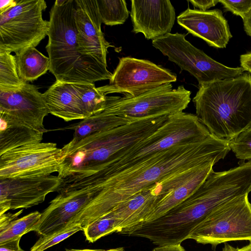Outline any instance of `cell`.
<instances>
[{"instance_id": "obj_10", "label": "cell", "mask_w": 251, "mask_h": 251, "mask_svg": "<svg viewBox=\"0 0 251 251\" xmlns=\"http://www.w3.org/2000/svg\"><path fill=\"white\" fill-rule=\"evenodd\" d=\"M176 80V75L169 70L148 60L128 56L119 59L109 84L97 88L105 96L122 93L135 97Z\"/></svg>"}, {"instance_id": "obj_1", "label": "cell", "mask_w": 251, "mask_h": 251, "mask_svg": "<svg viewBox=\"0 0 251 251\" xmlns=\"http://www.w3.org/2000/svg\"><path fill=\"white\" fill-rule=\"evenodd\" d=\"M230 151L229 141L210 134L159 151L121 172L102 176L103 196L111 210L146 188L178 172L217 163Z\"/></svg>"}, {"instance_id": "obj_24", "label": "cell", "mask_w": 251, "mask_h": 251, "mask_svg": "<svg viewBox=\"0 0 251 251\" xmlns=\"http://www.w3.org/2000/svg\"><path fill=\"white\" fill-rule=\"evenodd\" d=\"M25 83L19 76L15 56L0 51V91L18 90Z\"/></svg>"}, {"instance_id": "obj_21", "label": "cell", "mask_w": 251, "mask_h": 251, "mask_svg": "<svg viewBox=\"0 0 251 251\" xmlns=\"http://www.w3.org/2000/svg\"><path fill=\"white\" fill-rule=\"evenodd\" d=\"M0 155L23 146L41 142L46 132L12 120L0 114Z\"/></svg>"}, {"instance_id": "obj_14", "label": "cell", "mask_w": 251, "mask_h": 251, "mask_svg": "<svg viewBox=\"0 0 251 251\" xmlns=\"http://www.w3.org/2000/svg\"><path fill=\"white\" fill-rule=\"evenodd\" d=\"M50 113L38 88L25 82L19 89L0 91V114L32 128L47 132L45 117Z\"/></svg>"}, {"instance_id": "obj_38", "label": "cell", "mask_w": 251, "mask_h": 251, "mask_svg": "<svg viewBox=\"0 0 251 251\" xmlns=\"http://www.w3.org/2000/svg\"><path fill=\"white\" fill-rule=\"evenodd\" d=\"M243 21L246 33L251 37V10L243 20Z\"/></svg>"}, {"instance_id": "obj_30", "label": "cell", "mask_w": 251, "mask_h": 251, "mask_svg": "<svg viewBox=\"0 0 251 251\" xmlns=\"http://www.w3.org/2000/svg\"><path fill=\"white\" fill-rule=\"evenodd\" d=\"M229 147L237 158L251 160V126L229 140Z\"/></svg>"}, {"instance_id": "obj_18", "label": "cell", "mask_w": 251, "mask_h": 251, "mask_svg": "<svg viewBox=\"0 0 251 251\" xmlns=\"http://www.w3.org/2000/svg\"><path fill=\"white\" fill-rule=\"evenodd\" d=\"M43 97L50 113L65 122L88 117L82 105L79 83L55 81Z\"/></svg>"}, {"instance_id": "obj_28", "label": "cell", "mask_w": 251, "mask_h": 251, "mask_svg": "<svg viewBox=\"0 0 251 251\" xmlns=\"http://www.w3.org/2000/svg\"><path fill=\"white\" fill-rule=\"evenodd\" d=\"M79 88L83 108L88 117L104 110L106 96L98 90L94 83H79Z\"/></svg>"}, {"instance_id": "obj_20", "label": "cell", "mask_w": 251, "mask_h": 251, "mask_svg": "<svg viewBox=\"0 0 251 251\" xmlns=\"http://www.w3.org/2000/svg\"><path fill=\"white\" fill-rule=\"evenodd\" d=\"M215 164L212 162L206 164L184 183L160 198L144 222L153 221L161 217L187 199L206 179L213 170V167Z\"/></svg>"}, {"instance_id": "obj_4", "label": "cell", "mask_w": 251, "mask_h": 251, "mask_svg": "<svg viewBox=\"0 0 251 251\" xmlns=\"http://www.w3.org/2000/svg\"><path fill=\"white\" fill-rule=\"evenodd\" d=\"M193 101L210 133L229 141L251 126V75L200 85Z\"/></svg>"}, {"instance_id": "obj_3", "label": "cell", "mask_w": 251, "mask_h": 251, "mask_svg": "<svg viewBox=\"0 0 251 251\" xmlns=\"http://www.w3.org/2000/svg\"><path fill=\"white\" fill-rule=\"evenodd\" d=\"M75 4V0H56L50 12L46 47L49 71L58 81L94 83L110 80L112 74L107 66L79 51Z\"/></svg>"}, {"instance_id": "obj_36", "label": "cell", "mask_w": 251, "mask_h": 251, "mask_svg": "<svg viewBox=\"0 0 251 251\" xmlns=\"http://www.w3.org/2000/svg\"><path fill=\"white\" fill-rule=\"evenodd\" d=\"M152 251H186L181 244H175L159 246Z\"/></svg>"}, {"instance_id": "obj_17", "label": "cell", "mask_w": 251, "mask_h": 251, "mask_svg": "<svg viewBox=\"0 0 251 251\" xmlns=\"http://www.w3.org/2000/svg\"><path fill=\"white\" fill-rule=\"evenodd\" d=\"M177 22L188 32L214 48H226L232 36L220 9L202 11L188 8L177 17Z\"/></svg>"}, {"instance_id": "obj_9", "label": "cell", "mask_w": 251, "mask_h": 251, "mask_svg": "<svg viewBox=\"0 0 251 251\" xmlns=\"http://www.w3.org/2000/svg\"><path fill=\"white\" fill-rule=\"evenodd\" d=\"M178 33H169L152 41V46L182 70L188 72L199 86L235 78L244 73L242 68H231L216 61L193 46Z\"/></svg>"}, {"instance_id": "obj_19", "label": "cell", "mask_w": 251, "mask_h": 251, "mask_svg": "<svg viewBox=\"0 0 251 251\" xmlns=\"http://www.w3.org/2000/svg\"><path fill=\"white\" fill-rule=\"evenodd\" d=\"M163 180L146 188L111 210L119 221V232L144 221L159 199L166 193Z\"/></svg>"}, {"instance_id": "obj_7", "label": "cell", "mask_w": 251, "mask_h": 251, "mask_svg": "<svg viewBox=\"0 0 251 251\" xmlns=\"http://www.w3.org/2000/svg\"><path fill=\"white\" fill-rule=\"evenodd\" d=\"M188 239L210 244L213 249L228 241H251V203L246 194L212 211L191 232Z\"/></svg>"}, {"instance_id": "obj_33", "label": "cell", "mask_w": 251, "mask_h": 251, "mask_svg": "<svg viewBox=\"0 0 251 251\" xmlns=\"http://www.w3.org/2000/svg\"><path fill=\"white\" fill-rule=\"evenodd\" d=\"M199 10L205 11L211 7L215 6L219 2V0H188Z\"/></svg>"}, {"instance_id": "obj_40", "label": "cell", "mask_w": 251, "mask_h": 251, "mask_svg": "<svg viewBox=\"0 0 251 251\" xmlns=\"http://www.w3.org/2000/svg\"><path fill=\"white\" fill-rule=\"evenodd\" d=\"M223 251H239L238 248H235L233 246L225 243V246L223 248Z\"/></svg>"}, {"instance_id": "obj_15", "label": "cell", "mask_w": 251, "mask_h": 251, "mask_svg": "<svg viewBox=\"0 0 251 251\" xmlns=\"http://www.w3.org/2000/svg\"><path fill=\"white\" fill-rule=\"evenodd\" d=\"M75 2L79 51L107 66L108 49L112 46L105 40L101 30L102 22L96 0H75Z\"/></svg>"}, {"instance_id": "obj_32", "label": "cell", "mask_w": 251, "mask_h": 251, "mask_svg": "<svg viewBox=\"0 0 251 251\" xmlns=\"http://www.w3.org/2000/svg\"><path fill=\"white\" fill-rule=\"evenodd\" d=\"M21 237L0 244V251H25L20 246Z\"/></svg>"}, {"instance_id": "obj_13", "label": "cell", "mask_w": 251, "mask_h": 251, "mask_svg": "<svg viewBox=\"0 0 251 251\" xmlns=\"http://www.w3.org/2000/svg\"><path fill=\"white\" fill-rule=\"evenodd\" d=\"M63 182L57 176L0 178V215L10 209H27L43 202Z\"/></svg>"}, {"instance_id": "obj_5", "label": "cell", "mask_w": 251, "mask_h": 251, "mask_svg": "<svg viewBox=\"0 0 251 251\" xmlns=\"http://www.w3.org/2000/svg\"><path fill=\"white\" fill-rule=\"evenodd\" d=\"M210 134L196 115L181 112L170 115L151 135L115 155L101 171L106 176L121 172L172 146L201 141Z\"/></svg>"}, {"instance_id": "obj_6", "label": "cell", "mask_w": 251, "mask_h": 251, "mask_svg": "<svg viewBox=\"0 0 251 251\" xmlns=\"http://www.w3.org/2000/svg\"><path fill=\"white\" fill-rule=\"evenodd\" d=\"M44 0H16V4L0 14V51L17 54L35 48L47 35L49 21L43 19Z\"/></svg>"}, {"instance_id": "obj_25", "label": "cell", "mask_w": 251, "mask_h": 251, "mask_svg": "<svg viewBox=\"0 0 251 251\" xmlns=\"http://www.w3.org/2000/svg\"><path fill=\"white\" fill-rule=\"evenodd\" d=\"M98 13L102 23L107 25L123 24L129 11L125 0H96Z\"/></svg>"}, {"instance_id": "obj_11", "label": "cell", "mask_w": 251, "mask_h": 251, "mask_svg": "<svg viewBox=\"0 0 251 251\" xmlns=\"http://www.w3.org/2000/svg\"><path fill=\"white\" fill-rule=\"evenodd\" d=\"M62 151L56 143L40 142L0 155V178L48 176L58 172Z\"/></svg>"}, {"instance_id": "obj_26", "label": "cell", "mask_w": 251, "mask_h": 251, "mask_svg": "<svg viewBox=\"0 0 251 251\" xmlns=\"http://www.w3.org/2000/svg\"><path fill=\"white\" fill-rule=\"evenodd\" d=\"M41 216V213L36 211L13 220L0 229V244L22 237L24 234L33 231Z\"/></svg>"}, {"instance_id": "obj_41", "label": "cell", "mask_w": 251, "mask_h": 251, "mask_svg": "<svg viewBox=\"0 0 251 251\" xmlns=\"http://www.w3.org/2000/svg\"><path fill=\"white\" fill-rule=\"evenodd\" d=\"M238 250L239 251H251V241H250L249 244L248 245L241 248H238Z\"/></svg>"}, {"instance_id": "obj_2", "label": "cell", "mask_w": 251, "mask_h": 251, "mask_svg": "<svg viewBox=\"0 0 251 251\" xmlns=\"http://www.w3.org/2000/svg\"><path fill=\"white\" fill-rule=\"evenodd\" d=\"M168 117L138 119L92 134L75 144L69 142L61 148L58 176L67 183L97 173L119 152L155 132Z\"/></svg>"}, {"instance_id": "obj_22", "label": "cell", "mask_w": 251, "mask_h": 251, "mask_svg": "<svg viewBox=\"0 0 251 251\" xmlns=\"http://www.w3.org/2000/svg\"><path fill=\"white\" fill-rule=\"evenodd\" d=\"M132 122L130 120L110 115L104 110L86 118L79 122L62 128L74 130L73 139L69 142L75 144L89 135L108 130Z\"/></svg>"}, {"instance_id": "obj_16", "label": "cell", "mask_w": 251, "mask_h": 251, "mask_svg": "<svg viewBox=\"0 0 251 251\" xmlns=\"http://www.w3.org/2000/svg\"><path fill=\"white\" fill-rule=\"evenodd\" d=\"M131 2L132 32L142 33L146 39L152 40L171 33L176 13L169 0H131Z\"/></svg>"}, {"instance_id": "obj_12", "label": "cell", "mask_w": 251, "mask_h": 251, "mask_svg": "<svg viewBox=\"0 0 251 251\" xmlns=\"http://www.w3.org/2000/svg\"><path fill=\"white\" fill-rule=\"evenodd\" d=\"M102 188L101 183L94 182L58 193L41 213L33 231L41 236L60 230L90 203Z\"/></svg>"}, {"instance_id": "obj_23", "label": "cell", "mask_w": 251, "mask_h": 251, "mask_svg": "<svg viewBox=\"0 0 251 251\" xmlns=\"http://www.w3.org/2000/svg\"><path fill=\"white\" fill-rule=\"evenodd\" d=\"M15 56L19 76L25 82L36 80L50 70L49 57L35 48H27Z\"/></svg>"}, {"instance_id": "obj_27", "label": "cell", "mask_w": 251, "mask_h": 251, "mask_svg": "<svg viewBox=\"0 0 251 251\" xmlns=\"http://www.w3.org/2000/svg\"><path fill=\"white\" fill-rule=\"evenodd\" d=\"M83 231L86 239L94 243L109 234L118 233L119 221L111 210L84 227Z\"/></svg>"}, {"instance_id": "obj_35", "label": "cell", "mask_w": 251, "mask_h": 251, "mask_svg": "<svg viewBox=\"0 0 251 251\" xmlns=\"http://www.w3.org/2000/svg\"><path fill=\"white\" fill-rule=\"evenodd\" d=\"M240 61L241 67L251 75V52L241 55Z\"/></svg>"}, {"instance_id": "obj_39", "label": "cell", "mask_w": 251, "mask_h": 251, "mask_svg": "<svg viewBox=\"0 0 251 251\" xmlns=\"http://www.w3.org/2000/svg\"><path fill=\"white\" fill-rule=\"evenodd\" d=\"M66 251H125L122 247L111 249L109 250H93V249H66Z\"/></svg>"}, {"instance_id": "obj_37", "label": "cell", "mask_w": 251, "mask_h": 251, "mask_svg": "<svg viewBox=\"0 0 251 251\" xmlns=\"http://www.w3.org/2000/svg\"><path fill=\"white\" fill-rule=\"evenodd\" d=\"M16 4V0H0V14L10 9Z\"/></svg>"}, {"instance_id": "obj_31", "label": "cell", "mask_w": 251, "mask_h": 251, "mask_svg": "<svg viewBox=\"0 0 251 251\" xmlns=\"http://www.w3.org/2000/svg\"><path fill=\"white\" fill-rule=\"evenodd\" d=\"M226 11L239 16L243 20L251 10V0H219Z\"/></svg>"}, {"instance_id": "obj_8", "label": "cell", "mask_w": 251, "mask_h": 251, "mask_svg": "<svg viewBox=\"0 0 251 251\" xmlns=\"http://www.w3.org/2000/svg\"><path fill=\"white\" fill-rule=\"evenodd\" d=\"M183 85L167 83L135 97L107 96L104 111L133 122L147 117L169 116L183 112L191 100Z\"/></svg>"}, {"instance_id": "obj_34", "label": "cell", "mask_w": 251, "mask_h": 251, "mask_svg": "<svg viewBox=\"0 0 251 251\" xmlns=\"http://www.w3.org/2000/svg\"><path fill=\"white\" fill-rule=\"evenodd\" d=\"M23 211L21 209L15 213H8L0 215V229H2L10 224L13 220L17 219Z\"/></svg>"}, {"instance_id": "obj_29", "label": "cell", "mask_w": 251, "mask_h": 251, "mask_svg": "<svg viewBox=\"0 0 251 251\" xmlns=\"http://www.w3.org/2000/svg\"><path fill=\"white\" fill-rule=\"evenodd\" d=\"M83 230L79 225L62 228L51 234L41 236L29 251H45L59 243L76 232Z\"/></svg>"}]
</instances>
